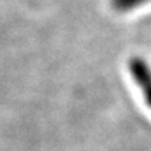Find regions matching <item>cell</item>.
<instances>
[{
	"instance_id": "1",
	"label": "cell",
	"mask_w": 151,
	"mask_h": 151,
	"mask_svg": "<svg viewBox=\"0 0 151 151\" xmlns=\"http://www.w3.org/2000/svg\"><path fill=\"white\" fill-rule=\"evenodd\" d=\"M127 69L132 80L140 90L146 105L151 109V66L146 59L140 56H133L127 62Z\"/></svg>"
},
{
	"instance_id": "2",
	"label": "cell",
	"mask_w": 151,
	"mask_h": 151,
	"mask_svg": "<svg viewBox=\"0 0 151 151\" xmlns=\"http://www.w3.org/2000/svg\"><path fill=\"white\" fill-rule=\"evenodd\" d=\"M148 3H151V0H111L113 10L119 11V13H129Z\"/></svg>"
}]
</instances>
